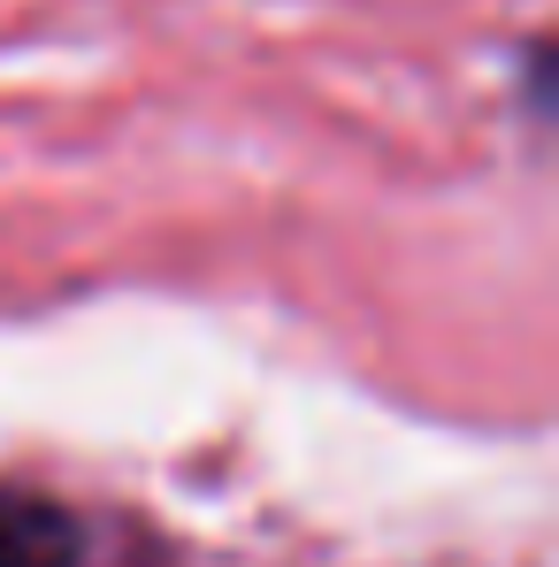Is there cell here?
<instances>
[{
	"instance_id": "1",
	"label": "cell",
	"mask_w": 559,
	"mask_h": 567,
	"mask_svg": "<svg viewBox=\"0 0 559 567\" xmlns=\"http://www.w3.org/2000/svg\"><path fill=\"white\" fill-rule=\"evenodd\" d=\"M77 560H85V522L31 483H0V567H77Z\"/></svg>"
}]
</instances>
